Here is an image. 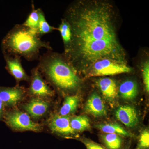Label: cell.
<instances>
[{"label": "cell", "mask_w": 149, "mask_h": 149, "mask_svg": "<svg viewBox=\"0 0 149 149\" xmlns=\"http://www.w3.org/2000/svg\"><path fill=\"white\" fill-rule=\"evenodd\" d=\"M64 18L71 28L69 50L63 53L79 73L84 75L95 62L110 59L128 63L118 35V16L107 1L80 0L67 9Z\"/></svg>", "instance_id": "6da1fadb"}, {"label": "cell", "mask_w": 149, "mask_h": 149, "mask_svg": "<svg viewBox=\"0 0 149 149\" xmlns=\"http://www.w3.org/2000/svg\"><path fill=\"white\" fill-rule=\"evenodd\" d=\"M37 67L51 84L66 93H73L82 86V80L64 54L48 50L39 58Z\"/></svg>", "instance_id": "7a4b0ae2"}, {"label": "cell", "mask_w": 149, "mask_h": 149, "mask_svg": "<svg viewBox=\"0 0 149 149\" xmlns=\"http://www.w3.org/2000/svg\"><path fill=\"white\" fill-rule=\"evenodd\" d=\"M42 48L52 50L49 42L41 40L37 31L22 24L15 25L2 42L4 54L22 57L29 61L39 59Z\"/></svg>", "instance_id": "3957f363"}, {"label": "cell", "mask_w": 149, "mask_h": 149, "mask_svg": "<svg viewBox=\"0 0 149 149\" xmlns=\"http://www.w3.org/2000/svg\"><path fill=\"white\" fill-rule=\"evenodd\" d=\"M133 69L128 63L110 59H102L95 62L88 70L86 77H104L132 72Z\"/></svg>", "instance_id": "277c9868"}, {"label": "cell", "mask_w": 149, "mask_h": 149, "mask_svg": "<svg viewBox=\"0 0 149 149\" xmlns=\"http://www.w3.org/2000/svg\"><path fill=\"white\" fill-rule=\"evenodd\" d=\"M5 120L7 124L15 130L37 132L42 129L41 125L33 122L28 114L19 110H14L8 113L5 116Z\"/></svg>", "instance_id": "5b68a950"}, {"label": "cell", "mask_w": 149, "mask_h": 149, "mask_svg": "<svg viewBox=\"0 0 149 149\" xmlns=\"http://www.w3.org/2000/svg\"><path fill=\"white\" fill-rule=\"evenodd\" d=\"M32 76L28 92L30 95L40 98L52 97L54 93L43 79L42 73L38 68L32 69Z\"/></svg>", "instance_id": "8992f818"}, {"label": "cell", "mask_w": 149, "mask_h": 149, "mask_svg": "<svg viewBox=\"0 0 149 149\" xmlns=\"http://www.w3.org/2000/svg\"><path fill=\"white\" fill-rule=\"evenodd\" d=\"M6 62V68L16 80L17 83L21 81H29L30 77L27 75L22 64L21 57L18 56L4 54Z\"/></svg>", "instance_id": "52a82bcc"}, {"label": "cell", "mask_w": 149, "mask_h": 149, "mask_svg": "<svg viewBox=\"0 0 149 149\" xmlns=\"http://www.w3.org/2000/svg\"><path fill=\"white\" fill-rule=\"evenodd\" d=\"M116 118L128 127L133 128L139 121L138 113L136 109L131 106L123 105L116 111Z\"/></svg>", "instance_id": "ba28073f"}, {"label": "cell", "mask_w": 149, "mask_h": 149, "mask_svg": "<svg viewBox=\"0 0 149 149\" xmlns=\"http://www.w3.org/2000/svg\"><path fill=\"white\" fill-rule=\"evenodd\" d=\"M85 111L95 117L106 116L107 110L102 99L98 93L94 92L91 94L86 102Z\"/></svg>", "instance_id": "9c48e42d"}, {"label": "cell", "mask_w": 149, "mask_h": 149, "mask_svg": "<svg viewBox=\"0 0 149 149\" xmlns=\"http://www.w3.org/2000/svg\"><path fill=\"white\" fill-rule=\"evenodd\" d=\"M25 94V91L24 88L18 86L0 88V98L4 104L8 106L15 105L23 99Z\"/></svg>", "instance_id": "30bf717a"}, {"label": "cell", "mask_w": 149, "mask_h": 149, "mask_svg": "<svg viewBox=\"0 0 149 149\" xmlns=\"http://www.w3.org/2000/svg\"><path fill=\"white\" fill-rule=\"evenodd\" d=\"M49 126L53 132L61 135L67 136L75 133L70 126L69 116H54L49 121Z\"/></svg>", "instance_id": "8fae6325"}, {"label": "cell", "mask_w": 149, "mask_h": 149, "mask_svg": "<svg viewBox=\"0 0 149 149\" xmlns=\"http://www.w3.org/2000/svg\"><path fill=\"white\" fill-rule=\"evenodd\" d=\"M96 85L107 100L113 101L117 97V85L113 79L108 77H101L96 81Z\"/></svg>", "instance_id": "7c38bea8"}, {"label": "cell", "mask_w": 149, "mask_h": 149, "mask_svg": "<svg viewBox=\"0 0 149 149\" xmlns=\"http://www.w3.org/2000/svg\"><path fill=\"white\" fill-rule=\"evenodd\" d=\"M23 108L32 118H38L42 117L47 112L49 104L41 98L36 97L23 105Z\"/></svg>", "instance_id": "4fadbf2b"}, {"label": "cell", "mask_w": 149, "mask_h": 149, "mask_svg": "<svg viewBox=\"0 0 149 149\" xmlns=\"http://www.w3.org/2000/svg\"><path fill=\"white\" fill-rule=\"evenodd\" d=\"M118 91L120 97L124 100H133L139 93L138 84L133 80H125L120 84Z\"/></svg>", "instance_id": "5bb4252c"}, {"label": "cell", "mask_w": 149, "mask_h": 149, "mask_svg": "<svg viewBox=\"0 0 149 149\" xmlns=\"http://www.w3.org/2000/svg\"><path fill=\"white\" fill-rule=\"evenodd\" d=\"M96 128L105 133L116 134L118 136L125 137H132L133 136V134L117 123H109L98 124L96 125Z\"/></svg>", "instance_id": "9a60e30c"}, {"label": "cell", "mask_w": 149, "mask_h": 149, "mask_svg": "<svg viewBox=\"0 0 149 149\" xmlns=\"http://www.w3.org/2000/svg\"><path fill=\"white\" fill-rule=\"evenodd\" d=\"M79 102L80 98L77 95L67 96L60 110V115L69 116L74 113L77 109Z\"/></svg>", "instance_id": "2e32d148"}, {"label": "cell", "mask_w": 149, "mask_h": 149, "mask_svg": "<svg viewBox=\"0 0 149 149\" xmlns=\"http://www.w3.org/2000/svg\"><path fill=\"white\" fill-rule=\"evenodd\" d=\"M57 30L59 31L61 35L64 45V53H65L69 50L72 39V32L69 23L65 19H63Z\"/></svg>", "instance_id": "e0dca14e"}, {"label": "cell", "mask_w": 149, "mask_h": 149, "mask_svg": "<svg viewBox=\"0 0 149 149\" xmlns=\"http://www.w3.org/2000/svg\"><path fill=\"white\" fill-rule=\"evenodd\" d=\"M101 139L107 149H120L122 148L123 139L116 134L106 133L102 135Z\"/></svg>", "instance_id": "ac0fdd59"}, {"label": "cell", "mask_w": 149, "mask_h": 149, "mask_svg": "<svg viewBox=\"0 0 149 149\" xmlns=\"http://www.w3.org/2000/svg\"><path fill=\"white\" fill-rule=\"evenodd\" d=\"M70 125L75 131H83L90 128V119L85 115L78 116L70 118Z\"/></svg>", "instance_id": "d6986e66"}, {"label": "cell", "mask_w": 149, "mask_h": 149, "mask_svg": "<svg viewBox=\"0 0 149 149\" xmlns=\"http://www.w3.org/2000/svg\"><path fill=\"white\" fill-rule=\"evenodd\" d=\"M39 22L37 33L40 36L52 32L57 28L51 26L46 19L45 14L41 8H39Z\"/></svg>", "instance_id": "ffe728a7"}, {"label": "cell", "mask_w": 149, "mask_h": 149, "mask_svg": "<svg viewBox=\"0 0 149 149\" xmlns=\"http://www.w3.org/2000/svg\"><path fill=\"white\" fill-rule=\"evenodd\" d=\"M39 22V8L35 9V6L32 5V11L28 15L27 19L22 24L25 27L36 30L37 32Z\"/></svg>", "instance_id": "44dd1931"}, {"label": "cell", "mask_w": 149, "mask_h": 149, "mask_svg": "<svg viewBox=\"0 0 149 149\" xmlns=\"http://www.w3.org/2000/svg\"><path fill=\"white\" fill-rule=\"evenodd\" d=\"M142 74L144 88L147 93L149 92V61L148 59L144 62L142 66Z\"/></svg>", "instance_id": "7402d4cb"}, {"label": "cell", "mask_w": 149, "mask_h": 149, "mask_svg": "<svg viewBox=\"0 0 149 149\" xmlns=\"http://www.w3.org/2000/svg\"><path fill=\"white\" fill-rule=\"evenodd\" d=\"M149 148V132L145 129L141 132L139 143L136 149H148Z\"/></svg>", "instance_id": "603a6c76"}, {"label": "cell", "mask_w": 149, "mask_h": 149, "mask_svg": "<svg viewBox=\"0 0 149 149\" xmlns=\"http://www.w3.org/2000/svg\"><path fill=\"white\" fill-rule=\"evenodd\" d=\"M80 141L84 144L87 149H107L105 148L90 139L84 138Z\"/></svg>", "instance_id": "cb8c5ba5"}, {"label": "cell", "mask_w": 149, "mask_h": 149, "mask_svg": "<svg viewBox=\"0 0 149 149\" xmlns=\"http://www.w3.org/2000/svg\"><path fill=\"white\" fill-rule=\"evenodd\" d=\"M4 104L0 98V118L2 117L3 110Z\"/></svg>", "instance_id": "d4e9b609"}]
</instances>
